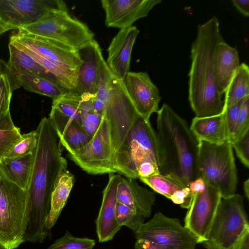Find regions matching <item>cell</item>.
<instances>
[{
	"instance_id": "21",
	"label": "cell",
	"mask_w": 249,
	"mask_h": 249,
	"mask_svg": "<svg viewBox=\"0 0 249 249\" xmlns=\"http://www.w3.org/2000/svg\"><path fill=\"white\" fill-rule=\"evenodd\" d=\"M156 200L155 194L141 186L135 179L121 177L118 185L117 201L149 217Z\"/></svg>"
},
{
	"instance_id": "30",
	"label": "cell",
	"mask_w": 249,
	"mask_h": 249,
	"mask_svg": "<svg viewBox=\"0 0 249 249\" xmlns=\"http://www.w3.org/2000/svg\"><path fill=\"white\" fill-rule=\"evenodd\" d=\"M58 136L62 146L69 154L82 148L92 138L85 132L81 124L74 121L67 124Z\"/></svg>"
},
{
	"instance_id": "48",
	"label": "cell",
	"mask_w": 249,
	"mask_h": 249,
	"mask_svg": "<svg viewBox=\"0 0 249 249\" xmlns=\"http://www.w3.org/2000/svg\"><path fill=\"white\" fill-rule=\"evenodd\" d=\"M243 189L245 196L248 199L249 198V179L248 178L243 183Z\"/></svg>"
},
{
	"instance_id": "45",
	"label": "cell",
	"mask_w": 249,
	"mask_h": 249,
	"mask_svg": "<svg viewBox=\"0 0 249 249\" xmlns=\"http://www.w3.org/2000/svg\"><path fill=\"white\" fill-rule=\"evenodd\" d=\"M233 5L245 17L249 16V0H232Z\"/></svg>"
},
{
	"instance_id": "46",
	"label": "cell",
	"mask_w": 249,
	"mask_h": 249,
	"mask_svg": "<svg viewBox=\"0 0 249 249\" xmlns=\"http://www.w3.org/2000/svg\"><path fill=\"white\" fill-rule=\"evenodd\" d=\"M91 102L93 108L102 117L105 116V107L103 102L95 94H92Z\"/></svg>"
},
{
	"instance_id": "43",
	"label": "cell",
	"mask_w": 249,
	"mask_h": 249,
	"mask_svg": "<svg viewBox=\"0 0 249 249\" xmlns=\"http://www.w3.org/2000/svg\"><path fill=\"white\" fill-rule=\"evenodd\" d=\"M134 249H171L152 241L140 239H136Z\"/></svg>"
},
{
	"instance_id": "1",
	"label": "cell",
	"mask_w": 249,
	"mask_h": 249,
	"mask_svg": "<svg viewBox=\"0 0 249 249\" xmlns=\"http://www.w3.org/2000/svg\"><path fill=\"white\" fill-rule=\"evenodd\" d=\"M37 142L34 151L32 173L27 193V221L23 241L42 243L51 237L46 226L51 196L60 175L67 169L62 145L49 118L41 119L36 130Z\"/></svg>"
},
{
	"instance_id": "8",
	"label": "cell",
	"mask_w": 249,
	"mask_h": 249,
	"mask_svg": "<svg viewBox=\"0 0 249 249\" xmlns=\"http://www.w3.org/2000/svg\"><path fill=\"white\" fill-rule=\"evenodd\" d=\"M27 221L26 191L6 175L0 165V242L15 249L24 242Z\"/></svg>"
},
{
	"instance_id": "34",
	"label": "cell",
	"mask_w": 249,
	"mask_h": 249,
	"mask_svg": "<svg viewBox=\"0 0 249 249\" xmlns=\"http://www.w3.org/2000/svg\"><path fill=\"white\" fill-rule=\"evenodd\" d=\"M116 218L118 224L125 226L135 233L144 223L145 217L126 205L117 201Z\"/></svg>"
},
{
	"instance_id": "38",
	"label": "cell",
	"mask_w": 249,
	"mask_h": 249,
	"mask_svg": "<svg viewBox=\"0 0 249 249\" xmlns=\"http://www.w3.org/2000/svg\"><path fill=\"white\" fill-rule=\"evenodd\" d=\"M21 137L20 129L17 127L12 130L0 129V161L7 156Z\"/></svg>"
},
{
	"instance_id": "26",
	"label": "cell",
	"mask_w": 249,
	"mask_h": 249,
	"mask_svg": "<svg viewBox=\"0 0 249 249\" xmlns=\"http://www.w3.org/2000/svg\"><path fill=\"white\" fill-rule=\"evenodd\" d=\"M9 43L27 53L36 61L53 74L62 87L68 90H74L77 85L78 71L56 62L47 59L32 50L15 42Z\"/></svg>"
},
{
	"instance_id": "6",
	"label": "cell",
	"mask_w": 249,
	"mask_h": 249,
	"mask_svg": "<svg viewBox=\"0 0 249 249\" xmlns=\"http://www.w3.org/2000/svg\"><path fill=\"white\" fill-rule=\"evenodd\" d=\"M198 142V177L218 190L221 197L234 195L238 178L232 144L229 141L220 144Z\"/></svg>"
},
{
	"instance_id": "37",
	"label": "cell",
	"mask_w": 249,
	"mask_h": 249,
	"mask_svg": "<svg viewBox=\"0 0 249 249\" xmlns=\"http://www.w3.org/2000/svg\"><path fill=\"white\" fill-rule=\"evenodd\" d=\"M249 96L243 99L235 126L229 142L232 144L249 131Z\"/></svg>"
},
{
	"instance_id": "49",
	"label": "cell",
	"mask_w": 249,
	"mask_h": 249,
	"mask_svg": "<svg viewBox=\"0 0 249 249\" xmlns=\"http://www.w3.org/2000/svg\"><path fill=\"white\" fill-rule=\"evenodd\" d=\"M0 249H8L3 244L0 242Z\"/></svg>"
},
{
	"instance_id": "29",
	"label": "cell",
	"mask_w": 249,
	"mask_h": 249,
	"mask_svg": "<svg viewBox=\"0 0 249 249\" xmlns=\"http://www.w3.org/2000/svg\"><path fill=\"white\" fill-rule=\"evenodd\" d=\"M16 79L20 87H22L28 91L47 96L53 100L68 90L45 78L33 74H21L17 76Z\"/></svg>"
},
{
	"instance_id": "17",
	"label": "cell",
	"mask_w": 249,
	"mask_h": 249,
	"mask_svg": "<svg viewBox=\"0 0 249 249\" xmlns=\"http://www.w3.org/2000/svg\"><path fill=\"white\" fill-rule=\"evenodd\" d=\"M121 177L119 174H110L103 192L102 203L95 221L96 231L100 243L112 240L121 228L116 218L117 192Z\"/></svg>"
},
{
	"instance_id": "9",
	"label": "cell",
	"mask_w": 249,
	"mask_h": 249,
	"mask_svg": "<svg viewBox=\"0 0 249 249\" xmlns=\"http://www.w3.org/2000/svg\"><path fill=\"white\" fill-rule=\"evenodd\" d=\"M18 31L58 41L79 52L94 39L85 23L66 11L52 12Z\"/></svg>"
},
{
	"instance_id": "3",
	"label": "cell",
	"mask_w": 249,
	"mask_h": 249,
	"mask_svg": "<svg viewBox=\"0 0 249 249\" xmlns=\"http://www.w3.org/2000/svg\"><path fill=\"white\" fill-rule=\"evenodd\" d=\"M223 40L216 17L198 25L196 38L191 46L188 74V99L196 117H211L223 112V96L216 89L213 66L215 47Z\"/></svg>"
},
{
	"instance_id": "5",
	"label": "cell",
	"mask_w": 249,
	"mask_h": 249,
	"mask_svg": "<svg viewBox=\"0 0 249 249\" xmlns=\"http://www.w3.org/2000/svg\"><path fill=\"white\" fill-rule=\"evenodd\" d=\"M146 161L159 165L157 135L149 120L139 115L114 153L113 166L116 172L135 179L139 166Z\"/></svg>"
},
{
	"instance_id": "10",
	"label": "cell",
	"mask_w": 249,
	"mask_h": 249,
	"mask_svg": "<svg viewBox=\"0 0 249 249\" xmlns=\"http://www.w3.org/2000/svg\"><path fill=\"white\" fill-rule=\"evenodd\" d=\"M55 11L68 12L61 0H0V35L36 22Z\"/></svg>"
},
{
	"instance_id": "40",
	"label": "cell",
	"mask_w": 249,
	"mask_h": 249,
	"mask_svg": "<svg viewBox=\"0 0 249 249\" xmlns=\"http://www.w3.org/2000/svg\"><path fill=\"white\" fill-rule=\"evenodd\" d=\"M242 101L243 100L227 107L223 112L225 116L229 141L233 134Z\"/></svg>"
},
{
	"instance_id": "18",
	"label": "cell",
	"mask_w": 249,
	"mask_h": 249,
	"mask_svg": "<svg viewBox=\"0 0 249 249\" xmlns=\"http://www.w3.org/2000/svg\"><path fill=\"white\" fill-rule=\"evenodd\" d=\"M139 33L140 30L135 26L121 29L107 49V65L112 73L122 81L129 72L132 49Z\"/></svg>"
},
{
	"instance_id": "13",
	"label": "cell",
	"mask_w": 249,
	"mask_h": 249,
	"mask_svg": "<svg viewBox=\"0 0 249 249\" xmlns=\"http://www.w3.org/2000/svg\"><path fill=\"white\" fill-rule=\"evenodd\" d=\"M221 199L219 192L209 185L203 192L193 196L184 226L194 236L197 244L207 240Z\"/></svg>"
},
{
	"instance_id": "12",
	"label": "cell",
	"mask_w": 249,
	"mask_h": 249,
	"mask_svg": "<svg viewBox=\"0 0 249 249\" xmlns=\"http://www.w3.org/2000/svg\"><path fill=\"white\" fill-rule=\"evenodd\" d=\"M136 239H145L171 249H195L197 241L180 220L160 212L144 222L135 233Z\"/></svg>"
},
{
	"instance_id": "11",
	"label": "cell",
	"mask_w": 249,
	"mask_h": 249,
	"mask_svg": "<svg viewBox=\"0 0 249 249\" xmlns=\"http://www.w3.org/2000/svg\"><path fill=\"white\" fill-rule=\"evenodd\" d=\"M113 155L109 124L104 116L90 141L69 157L88 174L100 175L116 173L113 166Z\"/></svg>"
},
{
	"instance_id": "22",
	"label": "cell",
	"mask_w": 249,
	"mask_h": 249,
	"mask_svg": "<svg viewBox=\"0 0 249 249\" xmlns=\"http://www.w3.org/2000/svg\"><path fill=\"white\" fill-rule=\"evenodd\" d=\"M190 129L198 141L213 144L229 141L223 113L208 117H195L192 121Z\"/></svg>"
},
{
	"instance_id": "41",
	"label": "cell",
	"mask_w": 249,
	"mask_h": 249,
	"mask_svg": "<svg viewBox=\"0 0 249 249\" xmlns=\"http://www.w3.org/2000/svg\"><path fill=\"white\" fill-rule=\"evenodd\" d=\"M193 197L188 186H185L176 191L170 199L175 204H179L181 207L188 209L191 205Z\"/></svg>"
},
{
	"instance_id": "39",
	"label": "cell",
	"mask_w": 249,
	"mask_h": 249,
	"mask_svg": "<svg viewBox=\"0 0 249 249\" xmlns=\"http://www.w3.org/2000/svg\"><path fill=\"white\" fill-rule=\"evenodd\" d=\"M237 156L247 168L249 167V131L239 140L232 143Z\"/></svg>"
},
{
	"instance_id": "27",
	"label": "cell",
	"mask_w": 249,
	"mask_h": 249,
	"mask_svg": "<svg viewBox=\"0 0 249 249\" xmlns=\"http://www.w3.org/2000/svg\"><path fill=\"white\" fill-rule=\"evenodd\" d=\"M34 158L33 152L23 157L4 159L0 161V165L13 182L26 191L32 173Z\"/></svg>"
},
{
	"instance_id": "14",
	"label": "cell",
	"mask_w": 249,
	"mask_h": 249,
	"mask_svg": "<svg viewBox=\"0 0 249 249\" xmlns=\"http://www.w3.org/2000/svg\"><path fill=\"white\" fill-rule=\"evenodd\" d=\"M10 41L18 43L39 55L78 71L82 64L80 53L58 41L18 31Z\"/></svg>"
},
{
	"instance_id": "47",
	"label": "cell",
	"mask_w": 249,
	"mask_h": 249,
	"mask_svg": "<svg viewBox=\"0 0 249 249\" xmlns=\"http://www.w3.org/2000/svg\"><path fill=\"white\" fill-rule=\"evenodd\" d=\"M236 249H249V234L243 238Z\"/></svg>"
},
{
	"instance_id": "7",
	"label": "cell",
	"mask_w": 249,
	"mask_h": 249,
	"mask_svg": "<svg viewBox=\"0 0 249 249\" xmlns=\"http://www.w3.org/2000/svg\"><path fill=\"white\" fill-rule=\"evenodd\" d=\"M243 202V197L239 194L221 197L208 239L202 243L205 248L236 249L249 234V223Z\"/></svg>"
},
{
	"instance_id": "44",
	"label": "cell",
	"mask_w": 249,
	"mask_h": 249,
	"mask_svg": "<svg viewBox=\"0 0 249 249\" xmlns=\"http://www.w3.org/2000/svg\"><path fill=\"white\" fill-rule=\"evenodd\" d=\"M207 184L201 178L198 177L191 181L188 186L193 196L203 192L206 188Z\"/></svg>"
},
{
	"instance_id": "19",
	"label": "cell",
	"mask_w": 249,
	"mask_h": 249,
	"mask_svg": "<svg viewBox=\"0 0 249 249\" xmlns=\"http://www.w3.org/2000/svg\"><path fill=\"white\" fill-rule=\"evenodd\" d=\"M82 64L78 71L77 85L73 90L79 95L85 93L95 94L101 63L104 59L102 49L94 39L79 51Z\"/></svg>"
},
{
	"instance_id": "36",
	"label": "cell",
	"mask_w": 249,
	"mask_h": 249,
	"mask_svg": "<svg viewBox=\"0 0 249 249\" xmlns=\"http://www.w3.org/2000/svg\"><path fill=\"white\" fill-rule=\"evenodd\" d=\"M37 142L36 130L22 134L21 140L4 159L17 158L33 153L36 147Z\"/></svg>"
},
{
	"instance_id": "24",
	"label": "cell",
	"mask_w": 249,
	"mask_h": 249,
	"mask_svg": "<svg viewBox=\"0 0 249 249\" xmlns=\"http://www.w3.org/2000/svg\"><path fill=\"white\" fill-rule=\"evenodd\" d=\"M19 88L7 62L0 59V129L12 130L16 127L11 116L10 104L13 91Z\"/></svg>"
},
{
	"instance_id": "35",
	"label": "cell",
	"mask_w": 249,
	"mask_h": 249,
	"mask_svg": "<svg viewBox=\"0 0 249 249\" xmlns=\"http://www.w3.org/2000/svg\"><path fill=\"white\" fill-rule=\"evenodd\" d=\"M95 244L92 239L75 237L67 231L47 249H92Z\"/></svg>"
},
{
	"instance_id": "20",
	"label": "cell",
	"mask_w": 249,
	"mask_h": 249,
	"mask_svg": "<svg viewBox=\"0 0 249 249\" xmlns=\"http://www.w3.org/2000/svg\"><path fill=\"white\" fill-rule=\"evenodd\" d=\"M240 61L237 50L224 40L216 46L213 57L215 85L219 94L223 95L235 74Z\"/></svg>"
},
{
	"instance_id": "28",
	"label": "cell",
	"mask_w": 249,
	"mask_h": 249,
	"mask_svg": "<svg viewBox=\"0 0 249 249\" xmlns=\"http://www.w3.org/2000/svg\"><path fill=\"white\" fill-rule=\"evenodd\" d=\"M224 94L223 111L249 96V68L247 64H240Z\"/></svg>"
},
{
	"instance_id": "33",
	"label": "cell",
	"mask_w": 249,
	"mask_h": 249,
	"mask_svg": "<svg viewBox=\"0 0 249 249\" xmlns=\"http://www.w3.org/2000/svg\"><path fill=\"white\" fill-rule=\"evenodd\" d=\"M139 179L155 192L169 199L176 191L185 187L176 179L160 173Z\"/></svg>"
},
{
	"instance_id": "42",
	"label": "cell",
	"mask_w": 249,
	"mask_h": 249,
	"mask_svg": "<svg viewBox=\"0 0 249 249\" xmlns=\"http://www.w3.org/2000/svg\"><path fill=\"white\" fill-rule=\"evenodd\" d=\"M159 173L158 164L151 161L142 162L139 166L137 172L138 178L149 177Z\"/></svg>"
},
{
	"instance_id": "31",
	"label": "cell",
	"mask_w": 249,
	"mask_h": 249,
	"mask_svg": "<svg viewBox=\"0 0 249 249\" xmlns=\"http://www.w3.org/2000/svg\"><path fill=\"white\" fill-rule=\"evenodd\" d=\"M80 100V95L68 90L53 100L52 108L81 125Z\"/></svg>"
},
{
	"instance_id": "32",
	"label": "cell",
	"mask_w": 249,
	"mask_h": 249,
	"mask_svg": "<svg viewBox=\"0 0 249 249\" xmlns=\"http://www.w3.org/2000/svg\"><path fill=\"white\" fill-rule=\"evenodd\" d=\"M92 94L85 93L80 95V104L81 126L85 132L91 137L98 129L103 118L92 107L91 102Z\"/></svg>"
},
{
	"instance_id": "2",
	"label": "cell",
	"mask_w": 249,
	"mask_h": 249,
	"mask_svg": "<svg viewBox=\"0 0 249 249\" xmlns=\"http://www.w3.org/2000/svg\"><path fill=\"white\" fill-rule=\"evenodd\" d=\"M156 133L160 174L188 186L198 177L199 142L185 120L168 105L157 112Z\"/></svg>"
},
{
	"instance_id": "25",
	"label": "cell",
	"mask_w": 249,
	"mask_h": 249,
	"mask_svg": "<svg viewBox=\"0 0 249 249\" xmlns=\"http://www.w3.org/2000/svg\"><path fill=\"white\" fill-rule=\"evenodd\" d=\"M74 182L73 175L67 169L58 178L52 194L51 209L46 226L49 229L54 226L64 207Z\"/></svg>"
},
{
	"instance_id": "16",
	"label": "cell",
	"mask_w": 249,
	"mask_h": 249,
	"mask_svg": "<svg viewBox=\"0 0 249 249\" xmlns=\"http://www.w3.org/2000/svg\"><path fill=\"white\" fill-rule=\"evenodd\" d=\"M161 0H102L108 27L121 29L132 26L136 20L146 17Z\"/></svg>"
},
{
	"instance_id": "15",
	"label": "cell",
	"mask_w": 249,
	"mask_h": 249,
	"mask_svg": "<svg viewBox=\"0 0 249 249\" xmlns=\"http://www.w3.org/2000/svg\"><path fill=\"white\" fill-rule=\"evenodd\" d=\"M124 88L137 113L149 120L159 110L160 91L146 72L129 71L123 81Z\"/></svg>"
},
{
	"instance_id": "4",
	"label": "cell",
	"mask_w": 249,
	"mask_h": 249,
	"mask_svg": "<svg viewBox=\"0 0 249 249\" xmlns=\"http://www.w3.org/2000/svg\"><path fill=\"white\" fill-rule=\"evenodd\" d=\"M95 94L104 105L105 116L109 124L114 154L139 115L123 82L112 73L104 59L100 66Z\"/></svg>"
},
{
	"instance_id": "23",
	"label": "cell",
	"mask_w": 249,
	"mask_h": 249,
	"mask_svg": "<svg viewBox=\"0 0 249 249\" xmlns=\"http://www.w3.org/2000/svg\"><path fill=\"white\" fill-rule=\"evenodd\" d=\"M8 48L9 59L7 64L12 75L17 81L16 77L18 75L23 73H30L43 77L56 85L62 86L53 74L27 53L11 43H9Z\"/></svg>"
}]
</instances>
